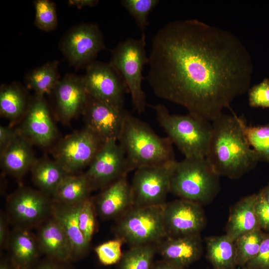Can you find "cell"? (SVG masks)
Here are the masks:
<instances>
[{"label": "cell", "mask_w": 269, "mask_h": 269, "mask_svg": "<svg viewBox=\"0 0 269 269\" xmlns=\"http://www.w3.org/2000/svg\"><path fill=\"white\" fill-rule=\"evenodd\" d=\"M145 45V34L138 39L129 38L121 41L111 51L109 62L124 81L133 106L139 113H143L147 105L142 88L143 67L148 61Z\"/></svg>", "instance_id": "obj_6"}, {"label": "cell", "mask_w": 269, "mask_h": 269, "mask_svg": "<svg viewBox=\"0 0 269 269\" xmlns=\"http://www.w3.org/2000/svg\"><path fill=\"white\" fill-rule=\"evenodd\" d=\"M256 211L261 229L269 232V203L260 195L257 194Z\"/></svg>", "instance_id": "obj_39"}, {"label": "cell", "mask_w": 269, "mask_h": 269, "mask_svg": "<svg viewBox=\"0 0 269 269\" xmlns=\"http://www.w3.org/2000/svg\"><path fill=\"white\" fill-rule=\"evenodd\" d=\"M32 143L19 131L0 153L1 166L7 173L20 178L31 170L36 161Z\"/></svg>", "instance_id": "obj_23"}, {"label": "cell", "mask_w": 269, "mask_h": 269, "mask_svg": "<svg viewBox=\"0 0 269 269\" xmlns=\"http://www.w3.org/2000/svg\"><path fill=\"white\" fill-rule=\"evenodd\" d=\"M92 191L84 173L71 174L64 177L52 196L55 201L74 204L89 198Z\"/></svg>", "instance_id": "obj_27"}, {"label": "cell", "mask_w": 269, "mask_h": 269, "mask_svg": "<svg viewBox=\"0 0 269 269\" xmlns=\"http://www.w3.org/2000/svg\"><path fill=\"white\" fill-rule=\"evenodd\" d=\"M127 112L88 95L82 113L86 128L105 142L118 141Z\"/></svg>", "instance_id": "obj_15"}, {"label": "cell", "mask_w": 269, "mask_h": 269, "mask_svg": "<svg viewBox=\"0 0 269 269\" xmlns=\"http://www.w3.org/2000/svg\"><path fill=\"white\" fill-rule=\"evenodd\" d=\"M239 120L246 138L260 161L269 162V123L253 126L248 125L242 117Z\"/></svg>", "instance_id": "obj_31"}, {"label": "cell", "mask_w": 269, "mask_h": 269, "mask_svg": "<svg viewBox=\"0 0 269 269\" xmlns=\"http://www.w3.org/2000/svg\"><path fill=\"white\" fill-rule=\"evenodd\" d=\"M259 193L269 203V184L262 189Z\"/></svg>", "instance_id": "obj_46"}, {"label": "cell", "mask_w": 269, "mask_h": 269, "mask_svg": "<svg viewBox=\"0 0 269 269\" xmlns=\"http://www.w3.org/2000/svg\"><path fill=\"white\" fill-rule=\"evenodd\" d=\"M98 2L97 0H69L68 3L69 5L81 8L84 7H94Z\"/></svg>", "instance_id": "obj_43"}, {"label": "cell", "mask_w": 269, "mask_h": 269, "mask_svg": "<svg viewBox=\"0 0 269 269\" xmlns=\"http://www.w3.org/2000/svg\"><path fill=\"white\" fill-rule=\"evenodd\" d=\"M220 176L206 157L175 160L170 165V192L180 199L206 204L219 192Z\"/></svg>", "instance_id": "obj_4"}, {"label": "cell", "mask_w": 269, "mask_h": 269, "mask_svg": "<svg viewBox=\"0 0 269 269\" xmlns=\"http://www.w3.org/2000/svg\"><path fill=\"white\" fill-rule=\"evenodd\" d=\"M82 202L68 204L53 200L51 205V216L60 223L71 243L73 261L82 259L86 254L89 246L78 223V215Z\"/></svg>", "instance_id": "obj_21"}, {"label": "cell", "mask_w": 269, "mask_h": 269, "mask_svg": "<svg viewBox=\"0 0 269 269\" xmlns=\"http://www.w3.org/2000/svg\"><path fill=\"white\" fill-rule=\"evenodd\" d=\"M8 258L14 269H30L41 253L36 237L27 229L15 228L7 243Z\"/></svg>", "instance_id": "obj_22"}, {"label": "cell", "mask_w": 269, "mask_h": 269, "mask_svg": "<svg viewBox=\"0 0 269 269\" xmlns=\"http://www.w3.org/2000/svg\"><path fill=\"white\" fill-rule=\"evenodd\" d=\"M249 104L253 108H269V79L250 87L248 91Z\"/></svg>", "instance_id": "obj_37"}, {"label": "cell", "mask_w": 269, "mask_h": 269, "mask_svg": "<svg viewBox=\"0 0 269 269\" xmlns=\"http://www.w3.org/2000/svg\"><path fill=\"white\" fill-rule=\"evenodd\" d=\"M257 194L246 196L233 207L226 226V235L235 241L241 236L261 229L256 211Z\"/></svg>", "instance_id": "obj_24"}, {"label": "cell", "mask_w": 269, "mask_h": 269, "mask_svg": "<svg viewBox=\"0 0 269 269\" xmlns=\"http://www.w3.org/2000/svg\"><path fill=\"white\" fill-rule=\"evenodd\" d=\"M0 269H14L8 257H2L0 262Z\"/></svg>", "instance_id": "obj_45"}, {"label": "cell", "mask_w": 269, "mask_h": 269, "mask_svg": "<svg viewBox=\"0 0 269 269\" xmlns=\"http://www.w3.org/2000/svg\"><path fill=\"white\" fill-rule=\"evenodd\" d=\"M93 199L96 214L103 219H118L133 206L131 184L125 175L103 189Z\"/></svg>", "instance_id": "obj_17"}, {"label": "cell", "mask_w": 269, "mask_h": 269, "mask_svg": "<svg viewBox=\"0 0 269 269\" xmlns=\"http://www.w3.org/2000/svg\"><path fill=\"white\" fill-rule=\"evenodd\" d=\"M30 170L35 185L48 196H52L62 180L69 174L55 160L48 159H36Z\"/></svg>", "instance_id": "obj_26"}, {"label": "cell", "mask_w": 269, "mask_h": 269, "mask_svg": "<svg viewBox=\"0 0 269 269\" xmlns=\"http://www.w3.org/2000/svg\"><path fill=\"white\" fill-rule=\"evenodd\" d=\"M26 96L15 84H4L0 89L1 116L10 120H16L26 113Z\"/></svg>", "instance_id": "obj_29"}, {"label": "cell", "mask_w": 269, "mask_h": 269, "mask_svg": "<svg viewBox=\"0 0 269 269\" xmlns=\"http://www.w3.org/2000/svg\"><path fill=\"white\" fill-rule=\"evenodd\" d=\"M148 59L146 79L154 95L211 122L251 87L252 61L243 42L197 19L159 29Z\"/></svg>", "instance_id": "obj_1"}, {"label": "cell", "mask_w": 269, "mask_h": 269, "mask_svg": "<svg viewBox=\"0 0 269 269\" xmlns=\"http://www.w3.org/2000/svg\"><path fill=\"white\" fill-rule=\"evenodd\" d=\"M53 92L61 118L68 121L83 112L87 100L82 77L68 74L59 80Z\"/></svg>", "instance_id": "obj_19"}, {"label": "cell", "mask_w": 269, "mask_h": 269, "mask_svg": "<svg viewBox=\"0 0 269 269\" xmlns=\"http://www.w3.org/2000/svg\"><path fill=\"white\" fill-rule=\"evenodd\" d=\"M245 267L248 269H269V232L265 233L258 254Z\"/></svg>", "instance_id": "obj_38"}, {"label": "cell", "mask_w": 269, "mask_h": 269, "mask_svg": "<svg viewBox=\"0 0 269 269\" xmlns=\"http://www.w3.org/2000/svg\"><path fill=\"white\" fill-rule=\"evenodd\" d=\"M156 252V245L132 246L123 254L117 269H151Z\"/></svg>", "instance_id": "obj_30"}, {"label": "cell", "mask_w": 269, "mask_h": 269, "mask_svg": "<svg viewBox=\"0 0 269 269\" xmlns=\"http://www.w3.org/2000/svg\"><path fill=\"white\" fill-rule=\"evenodd\" d=\"M241 269H248L246 268V267H244V268H242Z\"/></svg>", "instance_id": "obj_47"}, {"label": "cell", "mask_w": 269, "mask_h": 269, "mask_svg": "<svg viewBox=\"0 0 269 269\" xmlns=\"http://www.w3.org/2000/svg\"><path fill=\"white\" fill-rule=\"evenodd\" d=\"M30 269H73L70 265V262H60L46 258L39 261Z\"/></svg>", "instance_id": "obj_40"}, {"label": "cell", "mask_w": 269, "mask_h": 269, "mask_svg": "<svg viewBox=\"0 0 269 269\" xmlns=\"http://www.w3.org/2000/svg\"><path fill=\"white\" fill-rule=\"evenodd\" d=\"M171 163L135 170L131 184L133 206H160L166 203L170 192Z\"/></svg>", "instance_id": "obj_11"}, {"label": "cell", "mask_w": 269, "mask_h": 269, "mask_svg": "<svg viewBox=\"0 0 269 269\" xmlns=\"http://www.w3.org/2000/svg\"><path fill=\"white\" fill-rule=\"evenodd\" d=\"M128 173L124 152L116 140L102 144L84 173L92 191L102 190Z\"/></svg>", "instance_id": "obj_13"}, {"label": "cell", "mask_w": 269, "mask_h": 269, "mask_svg": "<svg viewBox=\"0 0 269 269\" xmlns=\"http://www.w3.org/2000/svg\"><path fill=\"white\" fill-rule=\"evenodd\" d=\"M16 131L8 127H0V153L2 152L10 143Z\"/></svg>", "instance_id": "obj_41"}, {"label": "cell", "mask_w": 269, "mask_h": 269, "mask_svg": "<svg viewBox=\"0 0 269 269\" xmlns=\"http://www.w3.org/2000/svg\"><path fill=\"white\" fill-rule=\"evenodd\" d=\"M124 243L116 238L96 246L95 252L100 263L106 266L118 264L123 255L122 246Z\"/></svg>", "instance_id": "obj_36"}, {"label": "cell", "mask_w": 269, "mask_h": 269, "mask_svg": "<svg viewBox=\"0 0 269 269\" xmlns=\"http://www.w3.org/2000/svg\"><path fill=\"white\" fill-rule=\"evenodd\" d=\"M41 253L46 257L71 262L72 249L69 240L60 223L53 217L39 226L36 236Z\"/></svg>", "instance_id": "obj_20"}, {"label": "cell", "mask_w": 269, "mask_h": 269, "mask_svg": "<svg viewBox=\"0 0 269 269\" xmlns=\"http://www.w3.org/2000/svg\"><path fill=\"white\" fill-rule=\"evenodd\" d=\"M151 269H187L182 268L164 260L154 262Z\"/></svg>", "instance_id": "obj_44"}, {"label": "cell", "mask_w": 269, "mask_h": 269, "mask_svg": "<svg viewBox=\"0 0 269 269\" xmlns=\"http://www.w3.org/2000/svg\"><path fill=\"white\" fill-rule=\"evenodd\" d=\"M87 94L91 97L124 110L127 88L117 72L109 63L94 61L86 67L82 77Z\"/></svg>", "instance_id": "obj_9"}, {"label": "cell", "mask_w": 269, "mask_h": 269, "mask_svg": "<svg viewBox=\"0 0 269 269\" xmlns=\"http://www.w3.org/2000/svg\"><path fill=\"white\" fill-rule=\"evenodd\" d=\"M164 205L132 206L117 219L114 229L117 238L131 247L156 245L167 237L163 222Z\"/></svg>", "instance_id": "obj_7"}, {"label": "cell", "mask_w": 269, "mask_h": 269, "mask_svg": "<svg viewBox=\"0 0 269 269\" xmlns=\"http://www.w3.org/2000/svg\"></svg>", "instance_id": "obj_48"}, {"label": "cell", "mask_w": 269, "mask_h": 269, "mask_svg": "<svg viewBox=\"0 0 269 269\" xmlns=\"http://www.w3.org/2000/svg\"><path fill=\"white\" fill-rule=\"evenodd\" d=\"M52 202L39 190L21 188L7 200V216L15 228L29 230L51 215Z\"/></svg>", "instance_id": "obj_8"}, {"label": "cell", "mask_w": 269, "mask_h": 269, "mask_svg": "<svg viewBox=\"0 0 269 269\" xmlns=\"http://www.w3.org/2000/svg\"><path fill=\"white\" fill-rule=\"evenodd\" d=\"M206 257L212 269H236L235 242L226 234L206 239Z\"/></svg>", "instance_id": "obj_25"}, {"label": "cell", "mask_w": 269, "mask_h": 269, "mask_svg": "<svg viewBox=\"0 0 269 269\" xmlns=\"http://www.w3.org/2000/svg\"><path fill=\"white\" fill-rule=\"evenodd\" d=\"M60 47L71 65L86 67L105 48L103 35L96 24L81 23L66 32L61 40Z\"/></svg>", "instance_id": "obj_10"}, {"label": "cell", "mask_w": 269, "mask_h": 269, "mask_svg": "<svg viewBox=\"0 0 269 269\" xmlns=\"http://www.w3.org/2000/svg\"><path fill=\"white\" fill-rule=\"evenodd\" d=\"M158 0H123L121 4L134 18L141 34L148 24V16L158 4Z\"/></svg>", "instance_id": "obj_33"}, {"label": "cell", "mask_w": 269, "mask_h": 269, "mask_svg": "<svg viewBox=\"0 0 269 269\" xmlns=\"http://www.w3.org/2000/svg\"><path fill=\"white\" fill-rule=\"evenodd\" d=\"M265 232L258 229L245 234L235 241L237 266L244 268L258 254Z\"/></svg>", "instance_id": "obj_32"}, {"label": "cell", "mask_w": 269, "mask_h": 269, "mask_svg": "<svg viewBox=\"0 0 269 269\" xmlns=\"http://www.w3.org/2000/svg\"><path fill=\"white\" fill-rule=\"evenodd\" d=\"M58 64V61L48 62L27 74L26 83L36 96L43 97L44 95L53 92L59 81Z\"/></svg>", "instance_id": "obj_28"}, {"label": "cell", "mask_w": 269, "mask_h": 269, "mask_svg": "<svg viewBox=\"0 0 269 269\" xmlns=\"http://www.w3.org/2000/svg\"><path fill=\"white\" fill-rule=\"evenodd\" d=\"M33 3L35 25L45 32L55 29L57 24V17L54 2L49 0H35Z\"/></svg>", "instance_id": "obj_34"}, {"label": "cell", "mask_w": 269, "mask_h": 269, "mask_svg": "<svg viewBox=\"0 0 269 269\" xmlns=\"http://www.w3.org/2000/svg\"><path fill=\"white\" fill-rule=\"evenodd\" d=\"M156 246L162 260L184 268L199 260L203 254L200 234L166 237Z\"/></svg>", "instance_id": "obj_18"}, {"label": "cell", "mask_w": 269, "mask_h": 269, "mask_svg": "<svg viewBox=\"0 0 269 269\" xmlns=\"http://www.w3.org/2000/svg\"><path fill=\"white\" fill-rule=\"evenodd\" d=\"M103 142L85 127L64 138L55 153V160L68 174L89 166Z\"/></svg>", "instance_id": "obj_12"}, {"label": "cell", "mask_w": 269, "mask_h": 269, "mask_svg": "<svg viewBox=\"0 0 269 269\" xmlns=\"http://www.w3.org/2000/svg\"><path fill=\"white\" fill-rule=\"evenodd\" d=\"M211 124L206 158L218 175L238 179L254 168L260 160L246 138L239 117L222 113Z\"/></svg>", "instance_id": "obj_2"}, {"label": "cell", "mask_w": 269, "mask_h": 269, "mask_svg": "<svg viewBox=\"0 0 269 269\" xmlns=\"http://www.w3.org/2000/svg\"></svg>", "instance_id": "obj_49"}, {"label": "cell", "mask_w": 269, "mask_h": 269, "mask_svg": "<svg viewBox=\"0 0 269 269\" xmlns=\"http://www.w3.org/2000/svg\"><path fill=\"white\" fill-rule=\"evenodd\" d=\"M25 114L18 131L32 144L42 147L51 144L56 130L43 97L35 96Z\"/></svg>", "instance_id": "obj_16"}, {"label": "cell", "mask_w": 269, "mask_h": 269, "mask_svg": "<svg viewBox=\"0 0 269 269\" xmlns=\"http://www.w3.org/2000/svg\"><path fill=\"white\" fill-rule=\"evenodd\" d=\"M151 107L158 124L185 158L206 157L212 134L211 122L189 113L171 114L160 104Z\"/></svg>", "instance_id": "obj_5"}, {"label": "cell", "mask_w": 269, "mask_h": 269, "mask_svg": "<svg viewBox=\"0 0 269 269\" xmlns=\"http://www.w3.org/2000/svg\"><path fill=\"white\" fill-rule=\"evenodd\" d=\"M163 216L167 237L200 234L206 224L201 205L180 198L164 205Z\"/></svg>", "instance_id": "obj_14"}, {"label": "cell", "mask_w": 269, "mask_h": 269, "mask_svg": "<svg viewBox=\"0 0 269 269\" xmlns=\"http://www.w3.org/2000/svg\"><path fill=\"white\" fill-rule=\"evenodd\" d=\"M96 214L92 198L90 197L82 202L78 215V223L84 239L89 245L96 231Z\"/></svg>", "instance_id": "obj_35"}, {"label": "cell", "mask_w": 269, "mask_h": 269, "mask_svg": "<svg viewBox=\"0 0 269 269\" xmlns=\"http://www.w3.org/2000/svg\"><path fill=\"white\" fill-rule=\"evenodd\" d=\"M118 142L124 152L128 173L175 161L170 139L160 136L147 124L128 112Z\"/></svg>", "instance_id": "obj_3"}, {"label": "cell", "mask_w": 269, "mask_h": 269, "mask_svg": "<svg viewBox=\"0 0 269 269\" xmlns=\"http://www.w3.org/2000/svg\"><path fill=\"white\" fill-rule=\"evenodd\" d=\"M6 216L3 212L0 215V246L3 249L7 245L9 235H8Z\"/></svg>", "instance_id": "obj_42"}]
</instances>
